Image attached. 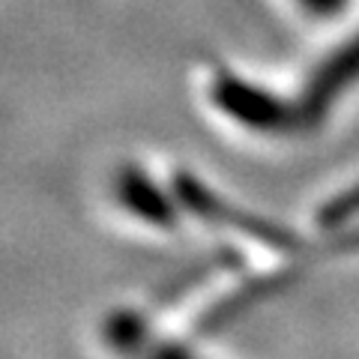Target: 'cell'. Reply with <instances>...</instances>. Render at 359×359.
Listing matches in <instances>:
<instances>
[{"mask_svg": "<svg viewBox=\"0 0 359 359\" xmlns=\"http://www.w3.org/2000/svg\"><path fill=\"white\" fill-rule=\"evenodd\" d=\"M356 75H359V39L341 54L339 60L330 63V69L323 72V78L318 81V90H314V102H327L335 90L344 87Z\"/></svg>", "mask_w": 359, "mask_h": 359, "instance_id": "cell-1", "label": "cell"}, {"mask_svg": "<svg viewBox=\"0 0 359 359\" xmlns=\"http://www.w3.org/2000/svg\"><path fill=\"white\" fill-rule=\"evenodd\" d=\"M302 4L314 9V13H335L341 6V0H302Z\"/></svg>", "mask_w": 359, "mask_h": 359, "instance_id": "cell-2", "label": "cell"}]
</instances>
